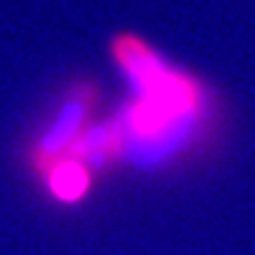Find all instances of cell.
Masks as SVG:
<instances>
[{
  "instance_id": "cell-1",
  "label": "cell",
  "mask_w": 255,
  "mask_h": 255,
  "mask_svg": "<svg viewBox=\"0 0 255 255\" xmlns=\"http://www.w3.org/2000/svg\"><path fill=\"white\" fill-rule=\"evenodd\" d=\"M111 55L135 95L116 116L123 130L121 158L146 173L182 161L210 130L213 95L206 83L132 33L116 36Z\"/></svg>"
},
{
  "instance_id": "cell-2",
  "label": "cell",
  "mask_w": 255,
  "mask_h": 255,
  "mask_svg": "<svg viewBox=\"0 0 255 255\" xmlns=\"http://www.w3.org/2000/svg\"><path fill=\"white\" fill-rule=\"evenodd\" d=\"M95 100H97V88L90 83H81L69 92L55 123L47 128V132L38 144V156L43 161H52L71 149V144L88 128V116L95 107Z\"/></svg>"
},
{
  "instance_id": "cell-3",
  "label": "cell",
  "mask_w": 255,
  "mask_h": 255,
  "mask_svg": "<svg viewBox=\"0 0 255 255\" xmlns=\"http://www.w3.org/2000/svg\"><path fill=\"white\" fill-rule=\"evenodd\" d=\"M47 182H50V189L57 199L73 203L90 187V170L83 163H78L76 158H66V161H59L50 170Z\"/></svg>"
}]
</instances>
